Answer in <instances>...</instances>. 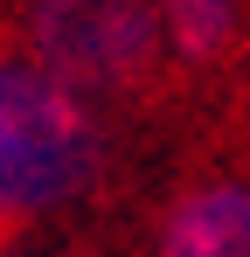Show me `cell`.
<instances>
[{"instance_id":"cell-1","label":"cell","mask_w":250,"mask_h":257,"mask_svg":"<svg viewBox=\"0 0 250 257\" xmlns=\"http://www.w3.org/2000/svg\"><path fill=\"white\" fill-rule=\"evenodd\" d=\"M104 139L83 90L56 84L42 63L0 56V222L49 215L97 181Z\"/></svg>"},{"instance_id":"cell-2","label":"cell","mask_w":250,"mask_h":257,"mask_svg":"<svg viewBox=\"0 0 250 257\" xmlns=\"http://www.w3.org/2000/svg\"><path fill=\"white\" fill-rule=\"evenodd\" d=\"M28 42L56 84L118 90L160 56V14L153 0H35Z\"/></svg>"},{"instance_id":"cell-3","label":"cell","mask_w":250,"mask_h":257,"mask_svg":"<svg viewBox=\"0 0 250 257\" xmlns=\"http://www.w3.org/2000/svg\"><path fill=\"white\" fill-rule=\"evenodd\" d=\"M160 257H250V188L215 181L181 195L160 229Z\"/></svg>"},{"instance_id":"cell-4","label":"cell","mask_w":250,"mask_h":257,"mask_svg":"<svg viewBox=\"0 0 250 257\" xmlns=\"http://www.w3.org/2000/svg\"><path fill=\"white\" fill-rule=\"evenodd\" d=\"M160 49L181 63H208L236 42V0H160Z\"/></svg>"},{"instance_id":"cell-5","label":"cell","mask_w":250,"mask_h":257,"mask_svg":"<svg viewBox=\"0 0 250 257\" xmlns=\"http://www.w3.org/2000/svg\"><path fill=\"white\" fill-rule=\"evenodd\" d=\"M0 257H21V250H0Z\"/></svg>"}]
</instances>
